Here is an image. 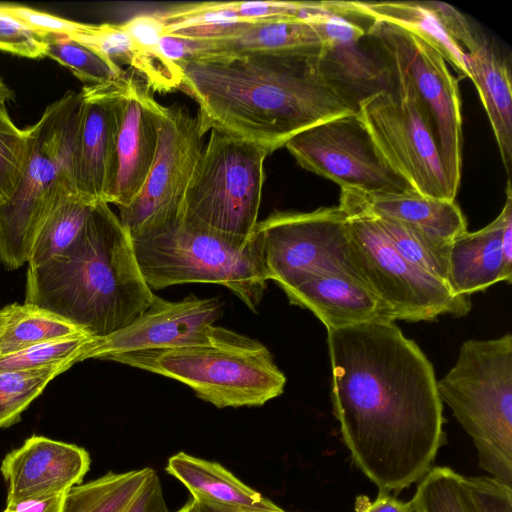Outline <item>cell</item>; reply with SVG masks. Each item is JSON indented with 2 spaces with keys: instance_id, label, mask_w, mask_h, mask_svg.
Instances as JSON below:
<instances>
[{
  "instance_id": "1f68e13d",
  "label": "cell",
  "mask_w": 512,
  "mask_h": 512,
  "mask_svg": "<svg viewBox=\"0 0 512 512\" xmlns=\"http://www.w3.org/2000/svg\"><path fill=\"white\" fill-rule=\"evenodd\" d=\"M414 512H478L465 484V476L449 467H432L417 482L410 500Z\"/></svg>"
},
{
  "instance_id": "ffe728a7",
  "label": "cell",
  "mask_w": 512,
  "mask_h": 512,
  "mask_svg": "<svg viewBox=\"0 0 512 512\" xmlns=\"http://www.w3.org/2000/svg\"><path fill=\"white\" fill-rule=\"evenodd\" d=\"M373 21L385 22L416 35L461 75L468 77L466 52L480 31L453 6L435 1H352Z\"/></svg>"
},
{
  "instance_id": "7c38bea8",
  "label": "cell",
  "mask_w": 512,
  "mask_h": 512,
  "mask_svg": "<svg viewBox=\"0 0 512 512\" xmlns=\"http://www.w3.org/2000/svg\"><path fill=\"white\" fill-rule=\"evenodd\" d=\"M389 71L393 88L363 100L358 114L388 164L419 194L455 201L435 138L410 83Z\"/></svg>"
},
{
  "instance_id": "d4e9b609",
  "label": "cell",
  "mask_w": 512,
  "mask_h": 512,
  "mask_svg": "<svg viewBox=\"0 0 512 512\" xmlns=\"http://www.w3.org/2000/svg\"><path fill=\"white\" fill-rule=\"evenodd\" d=\"M466 60L468 78L476 86L499 148L507 180L511 181L512 88L510 68L483 33L466 52Z\"/></svg>"
},
{
  "instance_id": "277c9868",
  "label": "cell",
  "mask_w": 512,
  "mask_h": 512,
  "mask_svg": "<svg viewBox=\"0 0 512 512\" xmlns=\"http://www.w3.org/2000/svg\"><path fill=\"white\" fill-rule=\"evenodd\" d=\"M105 360L184 383L217 408L262 406L286 385L285 374L263 343L215 325L206 343L130 351Z\"/></svg>"
},
{
  "instance_id": "4fadbf2b",
  "label": "cell",
  "mask_w": 512,
  "mask_h": 512,
  "mask_svg": "<svg viewBox=\"0 0 512 512\" xmlns=\"http://www.w3.org/2000/svg\"><path fill=\"white\" fill-rule=\"evenodd\" d=\"M288 152L305 170L368 194L417 192L377 148L358 113L314 125L287 141Z\"/></svg>"
},
{
  "instance_id": "3957f363",
  "label": "cell",
  "mask_w": 512,
  "mask_h": 512,
  "mask_svg": "<svg viewBox=\"0 0 512 512\" xmlns=\"http://www.w3.org/2000/svg\"><path fill=\"white\" fill-rule=\"evenodd\" d=\"M154 295L138 265L129 231L109 204L98 201L68 248L28 267L25 304L101 338L128 326Z\"/></svg>"
},
{
  "instance_id": "44dd1931",
  "label": "cell",
  "mask_w": 512,
  "mask_h": 512,
  "mask_svg": "<svg viewBox=\"0 0 512 512\" xmlns=\"http://www.w3.org/2000/svg\"><path fill=\"white\" fill-rule=\"evenodd\" d=\"M192 40L189 60H217L259 52L316 49L325 44L322 30L314 18L236 23L217 29L208 39Z\"/></svg>"
},
{
  "instance_id": "30bf717a",
  "label": "cell",
  "mask_w": 512,
  "mask_h": 512,
  "mask_svg": "<svg viewBox=\"0 0 512 512\" xmlns=\"http://www.w3.org/2000/svg\"><path fill=\"white\" fill-rule=\"evenodd\" d=\"M252 234L266 279L283 291L322 275L347 276L369 290L352 261L347 215L339 206L274 211L257 222Z\"/></svg>"
},
{
  "instance_id": "ab89813d",
  "label": "cell",
  "mask_w": 512,
  "mask_h": 512,
  "mask_svg": "<svg viewBox=\"0 0 512 512\" xmlns=\"http://www.w3.org/2000/svg\"><path fill=\"white\" fill-rule=\"evenodd\" d=\"M355 512H414L411 501L404 502L394 495L378 492L375 500L359 495L355 500Z\"/></svg>"
},
{
  "instance_id": "6da1fadb",
  "label": "cell",
  "mask_w": 512,
  "mask_h": 512,
  "mask_svg": "<svg viewBox=\"0 0 512 512\" xmlns=\"http://www.w3.org/2000/svg\"><path fill=\"white\" fill-rule=\"evenodd\" d=\"M326 329L342 439L379 492L398 494L446 443L433 365L395 321Z\"/></svg>"
},
{
  "instance_id": "5bb4252c",
  "label": "cell",
  "mask_w": 512,
  "mask_h": 512,
  "mask_svg": "<svg viewBox=\"0 0 512 512\" xmlns=\"http://www.w3.org/2000/svg\"><path fill=\"white\" fill-rule=\"evenodd\" d=\"M197 118L179 105L161 106L159 140L148 176L132 202L119 209L131 238L175 219L202 152Z\"/></svg>"
},
{
  "instance_id": "cb8c5ba5",
  "label": "cell",
  "mask_w": 512,
  "mask_h": 512,
  "mask_svg": "<svg viewBox=\"0 0 512 512\" xmlns=\"http://www.w3.org/2000/svg\"><path fill=\"white\" fill-rule=\"evenodd\" d=\"M62 512H170L157 471L145 467L72 487Z\"/></svg>"
},
{
  "instance_id": "bcb514c9",
  "label": "cell",
  "mask_w": 512,
  "mask_h": 512,
  "mask_svg": "<svg viewBox=\"0 0 512 512\" xmlns=\"http://www.w3.org/2000/svg\"><path fill=\"white\" fill-rule=\"evenodd\" d=\"M2 318H3V317H2V314H1V311H0V324H1V322H2Z\"/></svg>"
},
{
  "instance_id": "52a82bcc",
  "label": "cell",
  "mask_w": 512,
  "mask_h": 512,
  "mask_svg": "<svg viewBox=\"0 0 512 512\" xmlns=\"http://www.w3.org/2000/svg\"><path fill=\"white\" fill-rule=\"evenodd\" d=\"M80 93L67 91L28 127L30 149L21 180L0 205V261L7 269L28 262L36 233L48 212L77 192L73 174Z\"/></svg>"
},
{
  "instance_id": "9a60e30c",
  "label": "cell",
  "mask_w": 512,
  "mask_h": 512,
  "mask_svg": "<svg viewBox=\"0 0 512 512\" xmlns=\"http://www.w3.org/2000/svg\"><path fill=\"white\" fill-rule=\"evenodd\" d=\"M218 297L189 295L179 301L157 295L148 308L125 328L101 338H91L81 361L137 350L165 349L209 341L211 328L222 315Z\"/></svg>"
},
{
  "instance_id": "f35d334b",
  "label": "cell",
  "mask_w": 512,
  "mask_h": 512,
  "mask_svg": "<svg viewBox=\"0 0 512 512\" xmlns=\"http://www.w3.org/2000/svg\"><path fill=\"white\" fill-rule=\"evenodd\" d=\"M121 25L139 49L150 56L164 58L159 51V41L165 34V24L156 13L136 15Z\"/></svg>"
},
{
  "instance_id": "b9f144b4",
  "label": "cell",
  "mask_w": 512,
  "mask_h": 512,
  "mask_svg": "<svg viewBox=\"0 0 512 512\" xmlns=\"http://www.w3.org/2000/svg\"><path fill=\"white\" fill-rule=\"evenodd\" d=\"M501 249L505 269L512 275V214L507 217L504 224Z\"/></svg>"
},
{
  "instance_id": "484cf974",
  "label": "cell",
  "mask_w": 512,
  "mask_h": 512,
  "mask_svg": "<svg viewBox=\"0 0 512 512\" xmlns=\"http://www.w3.org/2000/svg\"><path fill=\"white\" fill-rule=\"evenodd\" d=\"M165 469L195 500L259 510L280 509L217 462L178 452L168 459Z\"/></svg>"
},
{
  "instance_id": "f6af8a7d",
  "label": "cell",
  "mask_w": 512,
  "mask_h": 512,
  "mask_svg": "<svg viewBox=\"0 0 512 512\" xmlns=\"http://www.w3.org/2000/svg\"><path fill=\"white\" fill-rule=\"evenodd\" d=\"M175 512H195V500L191 497L189 501Z\"/></svg>"
},
{
  "instance_id": "d6a6232c",
  "label": "cell",
  "mask_w": 512,
  "mask_h": 512,
  "mask_svg": "<svg viewBox=\"0 0 512 512\" xmlns=\"http://www.w3.org/2000/svg\"><path fill=\"white\" fill-rule=\"evenodd\" d=\"M68 364L34 369L0 371V429L20 420L24 410L59 374L68 370Z\"/></svg>"
},
{
  "instance_id": "f546056e",
  "label": "cell",
  "mask_w": 512,
  "mask_h": 512,
  "mask_svg": "<svg viewBox=\"0 0 512 512\" xmlns=\"http://www.w3.org/2000/svg\"><path fill=\"white\" fill-rule=\"evenodd\" d=\"M97 202L78 192L62 198L45 216L36 233L28 267L39 266L68 248Z\"/></svg>"
},
{
  "instance_id": "836d02e7",
  "label": "cell",
  "mask_w": 512,
  "mask_h": 512,
  "mask_svg": "<svg viewBox=\"0 0 512 512\" xmlns=\"http://www.w3.org/2000/svg\"><path fill=\"white\" fill-rule=\"evenodd\" d=\"M44 42L45 56L66 67L87 85L118 81L129 74L121 66L109 62L70 37H48Z\"/></svg>"
},
{
  "instance_id": "8fae6325",
  "label": "cell",
  "mask_w": 512,
  "mask_h": 512,
  "mask_svg": "<svg viewBox=\"0 0 512 512\" xmlns=\"http://www.w3.org/2000/svg\"><path fill=\"white\" fill-rule=\"evenodd\" d=\"M365 38L386 66L410 83L435 138L450 189L457 196L463 146L457 79L435 49L403 28L374 21Z\"/></svg>"
},
{
  "instance_id": "d6986e66",
  "label": "cell",
  "mask_w": 512,
  "mask_h": 512,
  "mask_svg": "<svg viewBox=\"0 0 512 512\" xmlns=\"http://www.w3.org/2000/svg\"><path fill=\"white\" fill-rule=\"evenodd\" d=\"M90 464L86 449L33 435L2 461L0 469L8 485L6 504L66 493L81 484Z\"/></svg>"
},
{
  "instance_id": "60d3db41",
  "label": "cell",
  "mask_w": 512,
  "mask_h": 512,
  "mask_svg": "<svg viewBox=\"0 0 512 512\" xmlns=\"http://www.w3.org/2000/svg\"><path fill=\"white\" fill-rule=\"evenodd\" d=\"M66 493L29 498L6 504L3 512H62Z\"/></svg>"
},
{
  "instance_id": "e0dca14e",
  "label": "cell",
  "mask_w": 512,
  "mask_h": 512,
  "mask_svg": "<svg viewBox=\"0 0 512 512\" xmlns=\"http://www.w3.org/2000/svg\"><path fill=\"white\" fill-rule=\"evenodd\" d=\"M161 106L134 73L124 82L104 202L127 207L141 190L159 140Z\"/></svg>"
},
{
  "instance_id": "e575fe53",
  "label": "cell",
  "mask_w": 512,
  "mask_h": 512,
  "mask_svg": "<svg viewBox=\"0 0 512 512\" xmlns=\"http://www.w3.org/2000/svg\"><path fill=\"white\" fill-rule=\"evenodd\" d=\"M92 337L85 333L39 343L0 357V371L34 369L81 362V355Z\"/></svg>"
},
{
  "instance_id": "74e56055",
  "label": "cell",
  "mask_w": 512,
  "mask_h": 512,
  "mask_svg": "<svg viewBox=\"0 0 512 512\" xmlns=\"http://www.w3.org/2000/svg\"><path fill=\"white\" fill-rule=\"evenodd\" d=\"M0 50L21 57H45V42L14 17L0 11Z\"/></svg>"
},
{
  "instance_id": "7402d4cb",
  "label": "cell",
  "mask_w": 512,
  "mask_h": 512,
  "mask_svg": "<svg viewBox=\"0 0 512 512\" xmlns=\"http://www.w3.org/2000/svg\"><path fill=\"white\" fill-rule=\"evenodd\" d=\"M284 292L291 304L310 310L326 328L395 321L379 298L347 276H316Z\"/></svg>"
},
{
  "instance_id": "7bdbcfd3",
  "label": "cell",
  "mask_w": 512,
  "mask_h": 512,
  "mask_svg": "<svg viewBox=\"0 0 512 512\" xmlns=\"http://www.w3.org/2000/svg\"><path fill=\"white\" fill-rule=\"evenodd\" d=\"M195 512H288V511H286L282 508H280L279 510H276V511H270V510H259V509L243 508V507L224 506V505H218V504H213V503H209V502L195 500Z\"/></svg>"
},
{
  "instance_id": "8992f818",
  "label": "cell",
  "mask_w": 512,
  "mask_h": 512,
  "mask_svg": "<svg viewBox=\"0 0 512 512\" xmlns=\"http://www.w3.org/2000/svg\"><path fill=\"white\" fill-rule=\"evenodd\" d=\"M437 387L471 437L479 466L512 486V335L463 342Z\"/></svg>"
},
{
  "instance_id": "4316f807",
  "label": "cell",
  "mask_w": 512,
  "mask_h": 512,
  "mask_svg": "<svg viewBox=\"0 0 512 512\" xmlns=\"http://www.w3.org/2000/svg\"><path fill=\"white\" fill-rule=\"evenodd\" d=\"M353 190L372 214L396 220L433 237L453 241L467 231L466 218L455 201L429 198L418 192L368 194Z\"/></svg>"
},
{
  "instance_id": "ac0fdd59",
  "label": "cell",
  "mask_w": 512,
  "mask_h": 512,
  "mask_svg": "<svg viewBox=\"0 0 512 512\" xmlns=\"http://www.w3.org/2000/svg\"><path fill=\"white\" fill-rule=\"evenodd\" d=\"M85 85L74 142L73 174L78 193L103 201L109 184L119 104L125 80Z\"/></svg>"
},
{
  "instance_id": "83f0119b",
  "label": "cell",
  "mask_w": 512,
  "mask_h": 512,
  "mask_svg": "<svg viewBox=\"0 0 512 512\" xmlns=\"http://www.w3.org/2000/svg\"><path fill=\"white\" fill-rule=\"evenodd\" d=\"M118 66L125 64L142 79L150 91L180 89L182 73L178 64L143 52L121 24H88L72 38Z\"/></svg>"
},
{
  "instance_id": "ee69618b",
  "label": "cell",
  "mask_w": 512,
  "mask_h": 512,
  "mask_svg": "<svg viewBox=\"0 0 512 512\" xmlns=\"http://www.w3.org/2000/svg\"><path fill=\"white\" fill-rule=\"evenodd\" d=\"M13 97L12 91L0 79V116L8 113L6 103Z\"/></svg>"
},
{
  "instance_id": "603a6c76",
  "label": "cell",
  "mask_w": 512,
  "mask_h": 512,
  "mask_svg": "<svg viewBox=\"0 0 512 512\" xmlns=\"http://www.w3.org/2000/svg\"><path fill=\"white\" fill-rule=\"evenodd\" d=\"M511 214V181L507 180L506 200L499 215L480 230L466 231L451 243L448 284L455 294L470 297L501 281L511 283L501 249L504 224Z\"/></svg>"
},
{
  "instance_id": "8d00e7d4",
  "label": "cell",
  "mask_w": 512,
  "mask_h": 512,
  "mask_svg": "<svg viewBox=\"0 0 512 512\" xmlns=\"http://www.w3.org/2000/svg\"><path fill=\"white\" fill-rule=\"evenodd\" d=\"M0 11L14 17L43 39L55 36L74 38L86 27V23L17 4H0Z\"/></svg>"
},
{
  "instance_id": "4dcf8cb0",
  "label": "cell",
  "mask_w": 512,
  "mask_h": 512,
  "mask_svg": "<svg viewBox=\"0 0 512 512\" xmlns=\"http://www.w3.org/2000/svg\"><path fill=\"white\" fill-rule=\"evenodd\" d=\"M372 215L405 259L449 286V252L452 241L433 237L393 219Z\"/></svg>"
},
{
  "instance_id": "5b68a950",
  "label": "cell",
  "mask_w": 512,
  "mask_h": 512,
  "mask_svg": "<svg viewBox=\"0 0 512 512\" xmlns=\"http://www.w3.org/2000/svg\"><path fill=\"white\" fill-rule=\"evenodd\" d=\"M138 265L151 290L187 283L228 288L252 311L266 279L259 244L191 219L182 212L166 224L132 238Z\"/></svg>"
},
{
  "instance_id": "d590c367",
  "label": "cell",
  "mask_w": 512,
  "mask_h": 512,
  "mask_svg": "<svg viewBox=\"0 0 512 512\" xmlns=\"http://www.w3.org/2000/svg\"><path fill=\"white\" fill-rule=\"evenodd\" d=\"M30 149L29 128L20 129L8 113L0 116V205L14 194Z\"/></svg>"
},
{
  "instance_id": "7a4b0ae2",
  "label": "cell",
  "mask_w": 512,
  "mask_h": 512,
  "mask_svg": "<svg viewBox=\"0 0 512 512\" xmlns=\"http://www.w3.org/2000/svg\"><path fill=\"white\" fill-rule=\"evenodd\" d=\"M321 48L178 63L198 104L199 133L241 138L268 154L321 122L358 113L325 77Z\"/></svg>"
},
{
  "instance_id": "f1b7e54d",
  "label": "cell",
  "mask_w": 512,
  "mask_h": 512,
  "mask_svg": "<svg viewBox=\"0 0 512 512\" xmlns=\"http://www.w3.org/2000/svg\"><path fill=\"white\" fill-rule=\"evenodd\" d=\"M0 311L3 317L0 357L39 343L84 333L70 322L33 305L14 303Z\"/></svg>"
},
{
  "instance_id": "9c48e42d",
  "label": "cell",
  "mask_w": 512,
  "mask_h": 512,
  "mask_svg": "<svg viewBox=\"0 0 512 512\" xmlns=\"http://www.w3.org/2000/svg\"><path fill=\"white\" fill-rule=\"evenodd\" d=\"M268 155L254 143L212 130L181 212L217 231L249 237L258 222Z\"/></svg>"
},
{
  "instance_id": "ba28073f",
  "label": "cell",
  "mask_w": 512,
  "mask_h": 512,
  "mask_svg": "<svg viewBox=\"0 0 512 512\" xmlns=\"http://www.w3.org/2000/svg\"><path fill=\"white\" fill-rule=\"evenodd\" d=\"M338 206L347 215L352 261L395 321H433L441 315L461 317L470 311V297L455 294L396 250L353 189H341Z\"/></svg>"
},
{
  "instance_id": "2e32d148",
  "label": "cell",
  "mask_w": 512,
  "mask_h": 512,
  "mask_svg": "<svg viewBox=\"0 0 512 512\" xmlns=\"http://www.w3.org/2000/svg\"><path fill=\"white\" fill-rule=\"evenodd\" d=\"M324 35L320 65L325 77L357 110L368 97L393 88L388 67L365 38L374 22L352 1L337 12L315 16Z\"/></svg>"
}]
</instances>
